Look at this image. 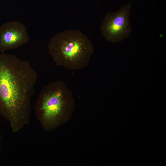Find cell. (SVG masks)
Returning <instances> with one entry per match:
<instances>
[{
  "instance_id": "cell-1",
  "label": "cell",
  "mask_w": 166,
  "mask_h": 166,
  "mask_svg": "<svg viewBox=\"0 0 166 166\" xmlns=\"http://www.w3.org/2000/svg\"><path fill=\"white\" fill-rule=\"evenodd\" d=\"M37 78L27 61L13 54H0V114L9 122L14 133L30 121Z\"/></svg>"
},
{
  "instance_id": "cell-2",
  "label": "cell",
  "mask_w": 166,
  "mask_h": 166,
  "mask_svg": "<svg viewBox=\"0 0 166 166\" xmlns=\"http://www.w3.org/2000/svg\"><path fill=\"white\" fill-rule=\"evenodd\" d=\"M75 106L72 92L63 81H58L43 86L34 108L43 129L50 132L69 121Z\"/></svg>"
},
{
  "instance_id": "cell-3",
  "label": "cell",
  "mask_w": 166,
  "mask_h": 166,
  "mask_svg": "<svg viewBox=\"0 0 166 166\" xmlns=\"http://www.w3.org/2000/svg\"><path fill=\"white\" fill-rule=\"evenodd\" d=\"M47 47L56 64L70 70L86 67L94 52L91 41L78 30L57 34L50 39Z\"/></svg>"
},
{
  "instance_id": "cell-4",
  "label": "cell",
  "mask_w": 166,
  "mask_h": 166,
  "mask_svg": "<svg viewBox=\"0 0 166 166\" xmlns=\"http://www.w3.org/2000/svg\"><path fill=\"white\" fill-rule=\"evenodd\" d=\"M132 3H128L118 11L106 14L101 26L102 36L112 43L121 42L127 38L132 32L130 20Z\"/></svg>"
},
{
  "instance_id": "cell-5",
  "label": "cell",
  "mask_w": 166,
  "mask_h": 166,
  "mask_svg": "<svg viewBox=\"0 0 166 166\" xmlns=\"http://www.w3.org/2000/svg\"><path fill=\"white\" fill-rule=\"evenodd\" d=\"M30 40L27 28L18 21L7 22L0 26V51L17 49Z\"/></svg>"
},
{
  "instance_id": "cell-6",
  "label": "cell",
  "mask_w": 166,
  "mask_h": 166,
  "mask_svg": "<svg viewBox=\"0 0 166 166\" xmlns=\"http://www.w3.org/2000/svg\"><path fill=\"white\" fill-rule=\"evenodd\" d=\"M151 0L155 1L156 0Z\"/></svg>"
}]
</instances>
